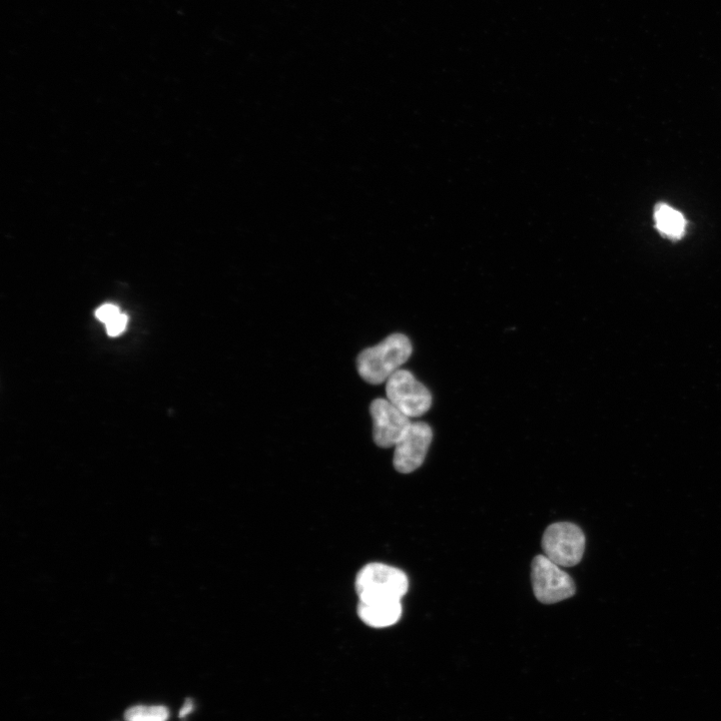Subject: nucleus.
Here are the masks:
<instances>
[{
	"instance_id": "obj_1",
	"label": "nucleus",
	"mask_w": 721,
	"mask_h": 721,
	"mask_svg": "<svg viewBox=\"0 0 721 721\" xmlns=\"http://www.w3.org/2000/svg\"><path fill=\"white\" fill-rule=\"evenodd\" d=\"M412 352L413 347L408 337L393 334L358 356V372L366 382L380 385L400 370L401 366L410 359Z\"/></svg>"
},
{
	"instance_id": "obj_2",
	"label": "nucleus",
	"mask_w": 721,
	"mask_h": 721,
	"mask_svg": "<svg viewBox=\"0 0 721 721\" xmlns=\"http://www.w3.org/2000/svg\"><path fill=\"white\" fill-rule=\"evenodd\" d=\"M355 587L359 601L402 600L408 591L409 580L398 568L370 563L358 573Z\"/></svg>"
},
{
	"instance_id": "obj_3",
	"label": "nucleus",
	"mask_w": 721,
	"mask_h": 721,
	"mask_svg": "<svg viewBox=\"0 0 721 721\" xmlns=\"http://www.w3.org/2000/svg\"><path fill=\"white\" fill-rule=\"evenodd\" d=\"M585 535L575 524L559 522L550 525L542 538L544 555L561 567L577 565L585 550Z\"/></svg>"
},
{
	"instance_id": "obj_4",
	"label": "nucleus",
	"mask_w": 721,
	"mask_h": 721,
	"mask_svg": "<svg viewBox=\"0 0 721 721\" xmlns=\"http://www.w3.org/2000/svg\"><path fill=\"white\" fill-rule=\"evenodd\" d=\"M531 581L535 597L544 604L568 599L576 591L572 578L545 555H538L533 559Z\"/></svg>"
},
{
	"instance_id": "obj_5",
	"label": "nucleus",
	"mask_w": 721,
	"mask_h": 721,
	"mask_svg": "<svg viewBox=\"0 0 721 721\" xmlns=\"http://www.w3.org/2000/svg\"><path fill=\"white\" fill-rule=\"evenodd\" d=\"M387 399L404 415L417 418L432 406L430 391L407 370H398L386 382Z\"/></svg>"
},
{
	"instance_id": "obj_6",
	"label": "nucleus",
	"mask_w": 721,
	"mask_h": 721,
	"mask_svg": "<svg viewBox=\"0 0 721 721\" xmlns=\"http://www.w3.org/2000/svg\"><path fill=\"white\" fill-rule=\"evenodd\" d=\"M433 440L431 427L424 422L411 423L395 445L394 467L403 474L416 471L424 463Z\"/></svg>"
},
{
	"instance_id": "obj_7",
	"label": "nucleus",
	"mask_w": 721,
	"mask_h": 721,
	"mask_svg": "<svg viewBox=\"0 0 721 721\" xmlns=\"http://www.w3.org/2000/svg\"><path fill=\"white\" fill-rule=\"evenodd\" d=\"M370 413L374 423V441L381 448L395 447L412 423L388 399L374 400Z\"/></svg>"
},
{
	"instance_id": "obj_8",
	"label": "nucleus",
	"mask_w": 721,
	"mask_h": 721,
	"mask_svg": "<svg viewBox=\"0 0 721 721\" xmlns=\"http://www.w3.org/2000/svg\"><path fill=\"white\" fill-rule=\"evenodd\" d=\"M358 615L368 626L385 628L396 624L402 616L401 600L359 601Z\"/></svg>"
},
{
	"instance_id": "obj_9",
	"label": "nucleus",
	"mask_w": 721,
	"mask_h": 721,
	"mask_svg": "<svg viewBox=\"0 0 721 721\" xmlns=\"http://www.w3.org/2000/svg\"><path fill=\"white\" fill-rule=\"evenodd\" d=\"M653 218L654 227L662 238L676 242L685 236L687 222L684 216L667 204H657Z\"/></svg>"
},
{
	"instance_id": "obj_10",
	"label": "nucleus",
	"mask_w": 721,
	"mask_h": 721,
	"mask_svg": "<svg viewBox=\"0 0 721 721\" xmlns=\"http://www.w3.org/2000/svg\"><path fill=\"white\" fill-rule=\"evenodd\" d=\"M170 711L163 705H137L125 713L127 721H168Z\"/></svg>"
},
{
	"instance_id": "obj_11",
	"label": "nucleus",
	"mask_w": 721,
	"mask_h": 721,
	"mask_svg": "<svg viewBox=\"0 0 721 721\" xmlns=\"http://www.w3.org/2000/svg\"><path fill=\"white\" fill-rule=\"evenodd\" d=\"M129 318L125 314H120L114 320L106 324L108 334L111 337L120 336L127 328Z\"/></svg>"
},
{
	"instance_id": "obj_12",
	"label": "nucleus",
	"mask_w": 721,
	"mask_h": 721,
	"mask_svg": "<svg viewBox=\"0 0 721 721\" xmlns=\"http://www.w3.org/2000/svg\"><path fill=\"white\" fill-rule=\"evenodd\" d=\"M120 314H122L120 308L113 304L103 305L96 311V317L105 324H108Z\"/></svg>"
},
{
	"instance_id": "obj_13",
	"label": "nucleus",
	"mask_w": 721,
	"mask_h": 721,
	"mask_svg": "<svg viewBox=\"0 0 721 721\" xmlns=\"http://www.w3.org/2000/svg\"><path fill=\"white\" fill-rule=\"evenodd\" d=\"M194 709H195L194 701L192 699L188 698L186 700L184 706L180 710L179 717L182 719L186 718L190 713H192L194 711Z\"/></svg>"
}]
</instances>
